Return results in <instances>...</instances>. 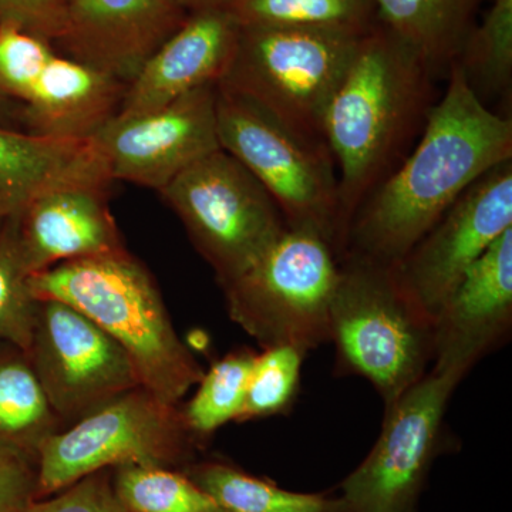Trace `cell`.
<instances>
[{
	"mask_svg": "<svg viewBox=\"0 0 512 512\" xmlns=\"http://www.w3.org/2000/svg\"><path fill=\"white\" fill-rule=\"evenodd\" d=\"M447 73L412 151L357 208L340 258L399 265L471 185L512 160L511 116L485 106L456 63Z\"/></svg>",
	"mask_w": 512,
	"mask_h": 512,
	"instance_id": "obj_1",
	"label": "cell"
},
{
	"mask_svg": "<svg viewBox=\"0 0 512 512\" xmlns=\"http://www.w3.org/2000/svg\"><path fill=\"white\" fill-rule=\"evenodd\" d=\"M436 77L419 53L383 26L360 37L323 121L338 173L342 251L357 208L419 140L437 101Z\"/></svg>",
	"mask_w": 512,
	"mask_h": 512,
	"instance_id": "obj_2",
	"label": "cell"
},
{
	"mask_svg": "<svg viewBox=\"0 0 512 512\" xmlns=\"http://www.w3.org/2000/svg\"><path fill=\"white\" fill-rule=\"evenodd\" d=\"M33 296L67 303L126 350L141 386L178 406L204 376L175 332L150 272L126 249L62 262L30 276Z\"/></svg>",
	"mask_w": 512,
	"mask_h": 512,
	"instance_id": "obj_3",
	"label": "cell"
},
{
	"mask_svg": "<svg viewBox=\"0 0 512 512\" xmlns=\"http://www.w3.org/2000/svg\"><path fill=\"white\" fill-rule=\"evenodd\" d=\"M339 261L330 311L336 367L366 379L389 404L429 372L433 319L404 288L396 266L356 256Z\"/></svg>",
	"mask_w": 512,
	"mask_h": 512,
	"instance_id": "obj_4",
	"label": "cell"
},
{
	"mask_svg": "<svg viewBox=\"0 0 512 512\" xmlns=\"http://www.w3.org/2000/svg\"><path fill=\"white\" fill-rule=\"evenodd\" d=\"M340 261L328 239L311 228L286 227L237 281L222 288L229 318L262 349L302 353L330 343V311Z\"/></svg>",
	"mask_w": 512,
	"mask_h": 512,
	"instance_id": "obj_5",
	"label": "cell"
},
{
	"mask_svg": "<svg viewBox=\"0 0 512 512\" xmlns=\"http://www.w3.org/2000/svg\"><path fill=\"white\" fill-rule=\"evenodd\" d=\"M362 36L325 29L241 28L218 86L303 136L325 141L326 110Z\"/></svg>",
	"mask_w": 512,
	"mask_h": 512,
	"instance_id": "obj_6",
	"label": "cell"
},
{
	"mask_svg": "<svg viewBox=\"0 0 512 512\" xmlns=\"http://www.w3.org/2000/svg\"><path fill=\"white\" fill-rule=\"evenodd\" d=\"M222 150L254 175L291 228H311L342 252L338 173L325 141L286 126L255 103L217 84Z\"/></svg>",
	"mask_w": 512,
	"mask_h": 512,
	"instance_id": "obj_7",
	"label": "cell"
},
{
	"mask_svg": "<svg viewBox=\"0 0 512 512\" xmlns=\"http://www.w3.org/2000/svg\"><path fill=\"white\" fill-rule=\"evenodd\" d=\"M198 447L181 410L138 386L43 444L37 458V500L104 468L136 464L183 470L195 461Z\"/></svg>",
	"mask_w": 512,
	"mask_h": 512,
	"instance_id": "obj_8",
	"label": "cell"
},
{
	"mask_svg": "<svg viewBox=\"0 0 512 512\" xmlns=\"http://www.w3.org/2000/svg\"><path fill=\"white\" fill-rule=\"evenodd\" d=\"M161 195L221 288L244 275L288 227L271 195L222 148L184 170Z\"/></svg>",
	"mask_w": 512,
	"mask_h": 512,
	"instance_id": "obj_9",
	"label": "cell"
},
{
	"mask_svg": "<svg viewBox=\"0 0 512 512\" xmlns=\"http://www.w3.org/2000/svg\"><path fill=\"white\" fill-rule=\"evenodd\" d=\"M460 380L430 369L384 404L379 439L340 485L350 512H417L443 444L448 403Z\"/></svg>",
	"mask_w": 512,
	"mask_h": 512,
	"instance_id": "obj_10",
	"label": "cell"
},
{
	"mask_svg": "<svg viewBox=\"0 0 512 512\" xmlns=\"http://www.w3.org/2000/svg\"><path fill=\"white\" fill-rule=\"evenodd\" d=\"M127 84L74 59L47 40L0 26V96L26 104L36 134L92 137L116 116Z\"/></svg>",
	"mask_w": 512,
	"mask_h": 512,
	"instance_id": "obj_11",
	"label": "cell"
},
{
	"mask_svg": "<svg viewBox=\"0 0 512 512\" xmlns=\"http://www.w3.org/2000/svg\"><path fill=\"white\" fill-rule=\"evenodd\" d=\"M25 355L64 427L141 386L126 350L84 313L56 299L37 301Z\"/></svg>",
	"mask_w": 512,
	"mask_h": 512,
	"instance_id": "obj_12",
	"label": "cell"
},
{
	"mask_svg": "<svg viewBox=\"0 0 512 512\" xmlns=\"http://www.w3.org/2000/svg\"><path fill=\"white\" fill-rule=\"evenodd\" d=\"M512 228V160L484 174L396 265L404 288L431 319L464 276Z\"/></svg>",
	"mask_w": 512,
	"mask_h": 512,
	"instance_id": "obj_13",
	"label": "cell"
},
{
	"mask_svg": "<svg viewBox=\"0 0 512 512\" xmlns=\"http://www.w3.org/2000/svg\"><path fill=\"white\" fill-rule=\"evenodd\" d=\"M92 137L111 181L161 192L192 164L220 150L217 83L198 87L153 113L114 116Z\"/></svg>",
	"mask_w": 512,
	"mask_h": 512,
	"instance_id": "obj_14",
	"label": "cell"
},
{
	"mask_svg": "<svg viewBox=\"0 0 512 512\" xmlns=\"http://www.w3.org/2000/svg\"><path fill=\"white\" fill-rule=\"evenodd\" d=\"M431 369L464 377L510 338L512 228L471 266L433 320Z\"/></svg>",
	"mask_w": 512,
	"mask_h": 512,
	"instance_id": "obj_15",
	"label": "cell"
},
{
	"mask_svg": "<svg viewBox=\"0 0 512 512\" xmlns=\"http://www.w3.org/2000/svg\"><path fill=\"white\" fill-rule=\"evenodd\" d=\"M184 22L174 0H70L60 42L72 59L128 86Z\"/></svg>",
	"mask_w": 512,
	"mask_h": 512,
	"instance_id": "obj_16",
	"label": "cell"
},
{
	"mask_svg": "<svg viewBox=\"0 0 512 512\" xmlns=\"http://www.w3.org/2000/svg\"><path fill=\"white\" fill-rule=\"evenodd\" d=\"M239 30L221 6L195 10L128 84L116 116L153 113L198 87L218 84L234 56Z\"/></svg>",
	"mask_w": 512,
	"mask_h": 512,
	"instance_id": "obj_17",
	"label": "cell"
},
{
	"mask_svg": "<svg viewBox=\"0 0 512 512\" xmlns=\"http://www.w3.org/2000/svg\"><path fill=\"white\" fill-rule=\"evenodd\" d=\"M107 187L106 183L60 185L16 217L20 252L30 275L62 262L124 249L107 205Z\"/></svg>",
	"mask_w": 512,
	"mask_h": 512,
	"instance_id": "obj_18",
	"label": "cell"
},
{
	"mask_svg": "<svg viewBox=\"0 0 512 512\" xmlns=\"http://www.w3.org/2000/svg\"><path fill=\"white\" fill-rule=\"evenodd\" d=\"M74 183H111L93 137H52L0 128V220L19 217L40 195Z\"/></svg>",
	"mask_w": 512,
	"mask_h": 512,
	"instance_id": "obj_19",
	"label": "cell"
},
{
	"mask_svg": "<svg viewBox=\"0 0 512 512\" xmlns=\"http://www.w3.org/2000/svg\"><path fill=\"white\" fill-rule=\"evenodd\" d=\"M481 0H372L383 28L419 53L433 72L456 62Z\"/></svg>",
	"mask_w": 512,
	"mask_h": 512,
	"instance_id": "obj_20",
	"label": "cell"
},
{
	"mask_svg": "<svg viewBox=\"0 0 512 512\" xmlns=\"http://www.w3.org/2000/svg\"><path fill=\"white\" fill-rule=\"evenodd\" d=\"M63 429L25 352L0 345V453L37 467L40 448Z\"/></svg>",
	"mask_w": 512,
	"mask_h": 512,
	"instance_id": "obj_21",
	"label": "cell"
},
{
	"mask_svg": "<svg viewBox=\"0 0 512 512\" xmlns=\"http://www.w3.org/2000/svg\"><path fill=\"white\" fill-rule=\"evenodd\" d=\"M181 471L224 512H350L340 495L285 490L227 461H192Z\"/></svg>",
	"mask_w": 512,
	"mask_h": 512,
	"instance_id": "obj_22",
	"label": "cell"
},
{
	"mask_svg": "<svg viewBox=\"0 0 512 512\" xmlns=\"http://www.w3.org/2000/svg\"><path fill=\"white\" fill-rule=\"evenodd\" d=\"M241 28H309L365 35L376 15L372 0H225Z\"/></svg>",
	"mask_w": 512,
	"mask_h": 512,
	"instance_id": "obj_23",
	"label": "cell"
},
{
	"mask_svg": "<svg viewBox=\"0 0 512 512\" xmlns=\"http://www.w3.org/2000/svg\"><path fill=\"white\" fill-rule=\"evenodd\" d=\"M478 99L511 106L512 0H493L483 25L468 33L456 62Z\"/></svg>",
	"mask_w": 512,
	"mask_h": 512,
	"instance_id": "obj_24",
	"label": "cell"
},
{
	"mask_svg": "<svg viewBox=\"0 0 512 512\" xmlns=\"http://www.w3.org/2000/svg\"><path fill=\"white\" fill-rule=\"evenodd\" d=\"M255 356L251 349L229 353L201 377L197 393L181 410L185 426L198 443L229 421H238Z\"/></svg>",
	"mask_w": 512,
	"mask_h": 512,
	"instance_id": "obj_25",
	"label": "cell"
},
{
	"mask_svg": "<svg viewBox=\"0 0 512 512\" xmlns=\"http://www.w3.org/2000/svg\"><path fill=\"white\" fill-rule=\"evenodd\" d=\"M113 487L127 512H224L181 470L124 464Z\"/></svg>",
	"mask_w": 512,
	"mask_h": 512,
	"instance_id": "obj_26",
	"label": "cell"
},
{
	"mask_svg": "<svg viewBox=\"0 0 512 512\" xmlns=\"http://www.w3.org/2000/svg\"><path fill=\"white\" fill-rule=\"evenodd\" d=\"M0 227V345L29 348L37 309L30 289V272L23 261L18 220L8 218Z\"/></svg>",
	"mask_w": 512,
	"mask_h": 512,
	"instance_id": "obj_27",
	"label": "cell"
},
{
	"mask_svg": "<svg viewBox=\"0 0 512 512\" xmlns=\"http://www.w3.org/2000/svg\"><path fill=\"white\" fill-rule=\"evenodd\" d=\"M305 353L291 346L262 349L255 356L238 421L265 419L292 409L299 392Z\"/></svg>",
	"mask_w": 512,
	"mask_h": 512,
	"instance_id": "obj_28",
	"label": "cell"
},
{
	"mask_svg": "<svg viewBox=\"0 0 512 512\" xmlns=\"http://www.w3.org/2000/svg\"><path fill=\"white\" fill-rule=\"evenodd\" d=\"M22 512H127L113 487V468H104L59 493L33 501Z\"/></svg>",
	"mask_w": 512,
	"mask_h": 512,
	"instance_id": "obj_29",
	"label": "cell"
},
{
	"mask_svg": "<svg viewBox=\"0 0 512 512\" xmlns=\"http://www.w3.org/2000/svg\"><path fill=\"white\" fill-rule=\"evenodd\" d=\"M66 23L63 0H0V26H16L49 42L62 39Z\"/></svg>",
	"mask_w": 512,
	"mask_h": 512,
	"instance_id": "obj_30",
	"label": "cell"
},
{
	"mask_svg": "<svg viewBox=\"0 0 512 512\" xmlns=\"http://www.w3.org/2000/svg\"><path fill=\"white\" fill-rule=\"evenodd\" d=\"M37 500V467L25 458L0 453V512H22Z\"/></svg>",
	"mask_w": 512,
	"mask_h": 512,
	"instance_id": "obj_31",
	"label": "cell"
},
{
	"mask_svg": "<svg viewBox=\"0 0 512 512\" xmlns=\"http://www.w3.org/2000/svg\"><path fill=\"white\" fill-rule=\"evenodd\" d=\"M181 9H194L200 10L205 8H212V6H221L225 0H174Z\"/></svg>",
	"mask_w": 512,
	"mask_h": 512,
	"instance_id": "obj_32",
	"label": "cell"
},
{
	"mask_svg": "<svg viewBox=\"0 0 512 512\" xmlns=\"http://www.w3.org/2000/svg\"><path fill=\"white\" fill-rule=\"evenodd\" d=\"M63 2L66 3V5H67V3L70 2V0H63Z\"/></svg>",
	"mask_w": 512,
	"mask_h": 512,
	"instance_id": "obj_33",
	"label": "cell"
},
{
	"mask_svg": "<svg viewBox=\"0 0 512 512\" xmlns=\"http://www.w3.org/2000/svg\"><path fill=\"white\" fill-rule=\"evenodd\" d=\"M3 220H0V222H2Z\"/></svg>",
	"mask_w": 512,
	"mask_h": 512,
	"instance_id": "obj_34",
	"label": "cell"
}]
</instances>
